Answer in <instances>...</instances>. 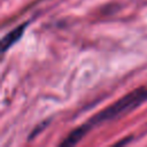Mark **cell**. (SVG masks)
Wrapping results in <instances>:
<instances>
[{
    "mask_svg": "<svg viewBox=\"0 0 147 147\" xmlns=\"http://www.w3.org/2000/svg\"><path fill=\"white\" fill-rule=\"evenodd\" d=\"M28 22L16 26L14 30H11L10 32H8L7 34H5V37L2 38L1 40V48H2V52H6L8 48H10L16 41H18L21 39V37L23 36L24 31H25V28L28 26Z\"/></svg>",
    "mask_w": 147,
    "mask_h": 147,
    "instance_id": "7a4b0ae2",
    "label": "cell"
},
{
    "mask_svg": "<svg viewBox=\"0 0 147 147\" xmlns=\"http://www.w3.org/2000/svg\"><path fill=\"white\" fill-rule=\"evenodd\" d=\"M146 99H147V88H145V90L140 88V90L133 91L132 93L126 94L125 96L119 99L117 102L113 103L108 108L103 109L101 113H99L95 116H93L92 118H90V121L83 125L87 131H90L93 125L100 124L105 121H109L118 115L130 111L131 109H133V108L138 107L140 103H142Z\"/></svg>",
    "mask_w": 147,
    "mask_h": 147,
    "instance_id": "6da1fadb",
    "label": "cell"
}]
</instances>
